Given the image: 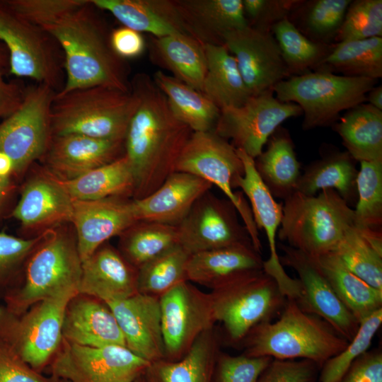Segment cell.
Here are the masks:
<instances>
[{"mask_svg": "<svg viewBox=\"0 0 382 382\" xmlns=\"http://www.w3.org/2000/svg\"><path fill=\"white\" fill-rule=\"evenodd\" d=\"M139 100L125 137V155L134 178L133 199L155 191L173 173L192 131L171 112L165 95L144 74L131 81Z\"/></svg>", "mask_w": 382, "mask_h": 382, "instance_id": "obj_1", "label": "cell"}, {"mask_svg": "<svg viewBox=\"0 0 382 382\" xmlns=\"http://www.w3.org/2000/svg\"><path fill=\"white\" fill-rule=\"evenodd\" d=\"M98 10L91 0H73L39 26L63 53L66 79L57 95L97 86L131 91L128 66L112 50Z\"/></svg>", "mask_w": 382, "mask_h": 382, "instance_id": "obj_2", "label": "cell"}, {"mask_svg": "<svg viewBox=\"0 0 382 382\" xmlns=\"http://www.w3.org/2000/svg\"><path fill=\"white\" fill-rule=\"evenodd\" d=\"M349 342L322 318L304 312L295 300L286 299L278 319L255 325L241 346L243 354L249 357L309 359L322 367Z\"/></svg>", "mask_w": 382, "mask_h": 382, "instance_id": "obj_3", "label": "cell"}, {"mask_svg": "<svg viewBox=\"0 0 382 382\" xmlns=\"http://www.w3.org/2000/svg\"><path fill=\"white\" fill-rule=\"evenodd\" d=\"M139 103L132 91L101 86L55 94L51 110L52 135L73 134L125 141Z\"/></svg>", "mask_w": 382, "mask_h": 382, "instance_id": "obj_4", "label": "cell"}, {"mask_svg": "<svg viewBox=\"0 0 382 382\" xmlns=\"http://www.w3.org/2000/svg\"><path fill=\"white\" fill-rule=\"evenodd\" d=\"M354 225V209L334 190L311 196L295 192L284 200L277 238L317 258L332 253Z\"/></svg>", "mask_w": 382, "mask_h": 382, "instance_id": "obj_5", "label": "cell"}, {"mask_svg": "<svg viewBox=\"0 0 382 382\" xmlns=\"http://www.w3.org/2000/svg\"><path fill=\"white\" fill-rule=\"evenodd\" d=\"M81 263L75 236L56 228L47 230L27 260L19 282L4 298V306L20 314L37 301L78 291Z\"/></svg>", "mask_w": 382, "mask_h": 382, "instance_id": "obj_6", "label": "cell"}, {"mask_svg": "<svg viewBox=\"0 0 382 382\" xmlns=\"http://www.w3.org/2000/svg\"><path fill=\"white\" fill-rule=\"evenodd\" d=\"M214 316L224 328L231 345H241L257 325L272 320L286 298L274 279L262 269L240 273L209 293Z\"/></svg>", "mask_w": 382, "mask_h": 382, "instance_id": "obj_7", "label": "cell"}, {"mask_svg": "<svg viewBox=\"0 0 382 382\" xmlns=\"http://www.w3.org/2000/svg\"><path fill=\"white\" fill-rule=\"evenodd\" d=\"M376 82L320 69L291 76L277 83L272 91L279 100L301 108L302 127L308 130L330 125L339 120L341 112L364 103Z\"/></svg>", "mask_w": 382, "mask_h": 382, "instance_id": "obj_8", "label": "cell"}, {"mask_svg": "<svg viewBox=\"0 0 382 382\" xmlns=\"http://www.w3.org/2000/svg\"><path fill=\"white\" fill-rule=\"evenodd\" d=\"M77 293L62 292L36 302L20 314L0 306V340L31 368L42 373L61 345L64 311Z\"/></svg>", "mask_w": 382, "mask_h": 382, "instance_id": "obj_9", "label": "cell"}, {"mask_svg": "<svg viewBox=\"0 0 382 382\" xmlns=\"http://www.w3.org/2000/svg\"><path fill=\"white\" fill-rule=\"evenodd\" d=\"M175 171L202 178L219 187L235 207L253 248L261 253L258 229L250 206L242 192H235L236 182L243 174V165L237 149L214 130L192 132L183 149Z\"/></svg>", "mask_w": 382, "mask_h": 382, "instance_id": "obj_10", "label": "cell"}, {"mask_svg": "<svg viewBox=\"0 0 382 382\" xmlns=\"http://www.w3.org/2000/svg\"><path fill=\"white\" fill-rule=\"evenodd\" d=\"M0 40L9 52L10 73L49 86H64V56L55 40L0 3Z\"/></svg>", "mask_w": 382, "mask_h": 382, "instance_id": "obj_11", "label": "cell"}, {"mask_svg": "<svg viewBox=\"0 0 382 382\" xmlns=\"http://www.w3.org/2000/svg\"><path fill=\"white\" fill-rule=\"evenodd\" d=\"M56 93L45 84L31 86L18 109L0 124V152L12 160L13 174H21L46 154L52 138L51 110Z\"/></svg>", "mask_w": 382, "mask_h": 382, "instance_id": "obj_12", "label": "cell"}, {"mask_svg": "<svg viewBox=\"0 0 382 382\" xmlns=\"http://www.w3.org/2000/svg\"><path fill=\"white\" fill-rule=\"evenodd\" d=\"M149 364L125 346H83L62 339L50 369L51 377L70 382H134Z\"/></svg>", "mask_w": 382, "mask_h": 382, "instance_id": "obj_13", "label": "cell"}, {"mask_svg": "<svg viewBox=\"0 0 382 382\" xmlns=\"http://www.w3.org/2000/svg\"><path fill=\"white\" fill-rule=\"evenodd\" d=\"M301 114L298 105L282 102L270 91L251 96L242 105L221 109L214 131L255 159L282 123Z\"/></svg>", "mask_w": 382, "mask_h": 382, "instance_id": "obj_14", "label": "cell"}, {"mask_svg": "<svg viewBox=\"0 0 382 382\" xmlns=\"http://www.w3.org/2000/svg\"><path fill=\"white\" fill-rule=\"evenodd\" d=\"M159 303L165 359L177 361L201 333L214 327L210 296L185 281L160 296Z\"/></svg>", "mask_w": 382, "mask_h": 382, "instance_id": "obj_15", "label": "cell"}, {"mask_svg": "<svg viewBox=\"0 0 382 382\" xmlns=\"http://www.w3.org/2000/svg\"><path fill=\"white\" fill-rule=\"evenodd\" d=\"M238 216L228 199L208 191L177 226L178 245L190 255L236 245H253Z\"/></svg>", "mask_w": 382, "mask_h": 382, "instance_id": "obj_16", "label": "cell"}, {"mask_svg": "<svg viewBox=\"0 0 382 382\" xmlns=\"http://www.w3.org/2000/svg\"><path fill=\"white\" fill-rule=\"evenodd\" d=\"M284 253L282 265L299 275L301 292L296 303L306 313L320 317L340 335L350 342L360 323L337 296L316 260L302 251L282 243H277Z\"/></svg>", "mask_w": 382, "mask_h": 382, "instance_id": "obj_17", "label": "cell"}, {"mask_svg": "<svg viewBox=\"0 0 382 382\" xmlns=\"http://www.w3.org/2000/svg\"><path fill=\"white\" fill-rule=\"evenodd\" d=\"M223 43L234 57L252 96L272 91L277 83L291 76L270 31L248 25L225 34Z\"/></svg>", "mask_w": 382, "mask_h": 382, "instance_id": "obj_18", "label": "cell"}, {"mask_svg": "<svg viewBox=\"0 0 382 382\" xmlns=\"http://www.w3.org/2000/svg\"><path fill=\"white\" fill-rule=\"evenodd\" d=\"M134 200L111 197L96 200L73 199L70 222L74 224L81 262L112 237L138 221Z\"/></svg>", "mask_w": 382, "mask_h": 382, "instance_id": "obj_19", "label": "cell"}, {"mask_svg": "<svg viewBox=\"0 0 382 382\" xmlns=\"http://www.w3.org/2000/svg\"><path fill=\"white\" fill-rule=\"evenodd\" d=\"M106 304L129 350L150 363L166 359L159 298L137 293Z\"/></svg>", "mask_w": 382, "mask_h": 382, "instance_id": "obj_20", "label": "cell"}, {"mask_svg": "<svg viewBox=\"0 0 382 382\" xmlns=\"http://www.w3.org/2000/svg\"><path fill=\"white\" fill-rule=\"evenodd\" d=\"M124 154V140L71 134L52 137L44 158L49 173L59 179L71 180Z\"/></svg>", "mask_w": 382, "mask_h": 382, "instance_id": "obj_21", "label": "cell"}, {"mask_svg": "<svg viewBox=\"0 0 382 382\" xmlns=\"http://www.w3.org/2000/svg\"><path fill=\"white\" fill-rule=\"evenodd\" d=\"M137 270L119 250L104 243L81 263L78 293L105 303L137 294Z\"/></svg>", "mask_w": 382, "mask_h": 382, "instance_id": "obj_22", "label": "cell"}, {"mask_svg": "<svg viewBox=\"0 0 382 382\" xmlns=\"http://www.w3.org/2000/svg\"><path fill=\"white\" fill-rule=\"evenodd\" d=\"M62 337L79 345H122L125 340L110 307L89 295L77 293L68 301L63 317Z\"/></svg>", "mask_w": 382, "mask_h": 382, "instance_id": "obj_23", "label": "cell"}, {"mask_svg": "<svg viewBox=\"0 0 382 382\" xmlns=\"http://www.w3.org/2000/svg\"><path fill=\"white\" fill-rule=\"evenodd\" d=\"M212 187L202 178L175 171L150 195L133 199L137 219L178 226L197 200Z\"/></svg>", "mask_w": 382, "mask_h": 382, "instance_id": "obj_24", "label": "cell"}, {"mask_svg": "<svg viewBox=\"0 0 382 382\" xmlns=\"http://www.w3.org/2000/svg\"><path fill=\"white\" fill-rule=\"evenodd\" d=\"M237 153L243 165V174L236 182L248 198L250 209L257 229H262L267 236L270 257L263 261L262 270L277 284L283 283L289 277L277 253V238L282 219L283 204L278 203L257 173L254 158L241 149Z\"/></svg>", "mask_w": 382, "mask_h": 382, "instance_id": "obj_25", "label": "cell"}, {"mask_svg": "<svg viewBox=\"0 0 382 382\" xmlns=\"http://www.w3.org/2000/svg\"><path fill=\"white\" fill-rule=\"evenodd\" d=\"M29 179L12 216L25 228L48 230L70 222L73 199L47 170Z\"/></svg>", "mask_w": 382, "mask_h": 382, "instance_id": "obj_26", "label": "cell"}, {"mask_svg": "<svg viewBox=\"0 0 382 382\" xmlns=\"http://www.w3.org/2000/svg\"><path fill=\"white\" fill-rule=\"evenodd\" d=\"M110 13L123 26L153 37L189 35L175 0H91Z\"/></svg>", "mask_w": 382, "mask_h": 382, "instance_id": "obj_27", "label": "cell"}, {"mask_svg": "<svg viewBox=\"0 0 382 382\" xmlns=\"http://www.w3.org/2000/svg\"><path fill=\"white\" fill-rule=\"evenodd\" d=\"M189 34L203 45H224L227 33L249 25L242 0H175Z\"/></svg>", "mask_w": 382, "mask_h": 382, "instance_id": "obj_28", "label": "cell"}, {"mask_svg": "<svg viewBox=\"0 0 382 382\" xmlns=\"http://www.w3.org/2000/svg\"><path fill=\"white\" fill-rule=\"evenodd\" d=\"M221 339L214 327L196 339L179 360L150 363L143 374L145 382H212Z\"/></svg>", "mask_w": 382, "mask_h": 382, "instance_id": "obj_29", "label": "cell"}, {"mask_svg": "<svg viewBox=\"0 0 382 382\" xmlns=\"http://www.w3.org/2000/svg\"><path fill=\"white\" fill-rule=\"evenodd\" d=\"M263 261L251 244L204 251L190 255L187 280L212 290L240 273L262 269Z\"/></svg>", "mask_w": 382, "mask_h": 382, "instance_id": "obj_30", "label": "cell"}, {"mask_svg": "<svg viewBox=\"0 0 382 382\" xmlns=\"http://www.w3.org/2000/svg\"><path fill=\"white\" fill-rule=\"evenodd\" d=\"M151 55L173 76L201 91L207 72L204 45L191 35L178 33L152 37Z\"/></svg>", "mask_w": 382, "mask_h": 382, "instance_id": "obj_31", "label": "cell"}, {"mask_svg": "<svg viewBox=\"0 0 382 382\" xmlns=\"http://www.w3.org/2000/svg\"><path fill=\"white\" fill-rule=\"evenodd\" d=\"M355 162L346 151L329 152L305 168L295 192L311 196L319 191L334 190L349 205L353 204L357 199Z\"/></svg>", "mask_w": 382, "mask_h": 382, "instance_id": "obj_32", "label": "cell"}, {"mask_svg": "<svg viewBox=\"0 0 382 382\" xmlns=\"http://www.w3.org/2000/svg\"><path fill=\"white\" fill-rule=\"evenodd\" d=\"M338 120L335 129L355 161H382V110L363 103Z\"/></svg>", "mask_w": 382, "mask_h": 382, "instance_id": "obj_33", "label": "cell"}, {"mask_svg": "<svg viewBox=\"0 0 382 382\" xmlns=\"http://www.w3.org/2000/svg\"><path fill=\"white\" fill-rule=\"evenodd\" d=\"M52 176L67 195L76 200L127 197L133 196L134 191L133 172L125 154L112 162L71 180Z\"/></svg>", "mask_w": 382, "mask_h": 382, "instance_id": "obj_34", "label": "cell"}, {"mask_svg": "<svg viewBox=\"0 0 382 382\" xmlns=\"http://www.w3.org/2000/svg\"><path fill=\"white\" fill-rule=\"evenodd\" d=\"M267 144L254 159L255 166L272 196L285 200L295 192L301 175L294 144L288 133L278 129Z\"/></svg>", "mask_w": 382, "mask_h": 382, "instance_id": "obj_35", "label": "cell"}, {"mask_svg": "<svg viewBox=\"0 0 382 382\" xmlns=\"http://www.w3.org/2000/svg\"><path fill=\"white\" fill-rule=\"evenodd\" d=\"M204 45L207 72L202 93L220 110L242 105L252 95L244 83L234 57L224 45Z\"/></svg>", "mask_w": 382, "mask_h": 382, "instance_id": "obj_36", "label": "cell"}, {"mask_svg": "<svg viewBox=\"0 0 382 382\" xmlns=\"http://www.w3.org/2000/svg\"><path fill=\"white\" fill-rule=\"evenodd\" d=\"M152 79L179 121L193 132L214 129L221 110L204 93L161 71H156Z\"/></svg>", "mask_w": 382, "mask_h": 382, "instance_id": "obj_37", "label": "cell"}, {"mask_svg": "<svg viewBox=\"0 0 382 382\" xmlns=\"http://www.w3.org/2000/svg\"><path fill=\"white\" fill-rule=\"evenodd\" d=\"M314 259L337 296L359 323L382 308V290L352 272L334 253Z\"/></svg>", "mask_w": 382, "mask_h": 382, "instance_id": "obj_38", "label": "cell"}, {"mask_svg": "<svg viewBox=\"0 0 382 382\" xmlns=\"http://www.w3.org/2000/svg\"><path fill=\"white\" fill-rule=\"evenodd\" d=\"M332 253L352 272L382 290L381 231L361 229L354 225Z\"/></svg>", "mask_w": 382, "mask_h": 382, "instance_id": "obj_39", "label": "cell"}, {"mask_svg": "<svg viewBox=\"0 0 382 382\" xmlns=\"http://www.w3.org/2000/svg\"><path fill=\"white\" fill-rule=\"evenodd\" d=\"M118 250L137 270L178 245L177 226L138 221L120 236Z\"/></svg>", "mask_w": 382, "mask_h": 382, "instance_id": "obj_40", "label": "cell"}, {"mask_svg": "<svg viewBox=\"0 0 382 382\" xmlns=\"http://www.w3.org/2000/svg\"><path fill=\"white\" fill-rule=\"evenodd\" d=\"M325 66L344 76L378 80L382 77V37L337 42L319 68Z\"/></svg>", "mask_w": 382, "mask_h": 382, "instance_id": "obj_41", "label": "cell"}, {"mask_svg": "<svg viewBox=\"0 0 382 382\" xmlns=\"http://www.w3.org/2000/svg\"><path fill=\"white\" fill-rule=\"evenodd\" d=\"M271 32L291 76L307 73L311 68L319 67L333 46L309 39L289 17L276 23Z\"/></svg>", "mask_w": 382, "mask_h": 382, "instance_id": "obj_42", "label": "cell"}, {"mask_svg": "<svg viewBox=\"0 0 382 382\" xmlns=\"http://www.w3.org/2000/svg\"><path fill=\"white\" fill-rule=\"evenodd\" d=\"M190 255L179 245L137 270V292L159 298L177 284L187 281Z\"/></svg>", "mask_w": 382, "mask_h": 382, "instance_id": "obj_43", "label": "cell"}, {"mask_svg": "<svg viewBox=\"0 0 382 382\" xmlns=\"http://www.w3.org/2000/svg\"><path fill=\"white\" fill-rule=\"evenodd\" d=\"M359 164L356 180L354 226L361 229L381 231L382 161H361Z\"/></svg>", "mask_w": 382, "mask_h": 382, "instance_id": "obj_44", "label": "cell"}, {"mask_svg": "<svg viewBox=\"0 0 382 382\" xmlns=\"http://www.w3.org/2000/svg\"><path fill=\"white\" fill-rule=\"evenodd\" d=\"M46 233L47 230L35 237L23 238L0 232V299L18 284L27 260Z\"/></svg>", "mask_w": 382, "mask_h": 382, "instance_id": "obj_45", "label": "cell"}, {"mask_svg": "<svg viewBox=\"0 0 382 382\" xmlns=\"http://www.w3.org/2000/svg\"><path fill=\"white\" fill-rule=\"evenodd\" d=\"M350 0H316L304 6L301 25L309 39L328 44L342 24Z\"/></svg>", "mask_w": 382, "mask_h": 382, "instance_id": "obj_46", "label": "cell"}, {"mask_svg": "<svg viewBox=\"0 0 382 382\" xmlns=\"http://www.w3.org/2000/svg\"><path fill=\"white\" fill-rule=\"evenodd\" d=\"M381 323L382 308L363 319L356 335L347 346L323 364L320 370L318 381L337 382L352 363L368 350Z\"/></svg>", "mask_w": 382, "mask_h": 382, "instance_id": "obj_47", "label": "cell"}, {"mask_svg": "<svg viewBox=\"0 0 382 382\" xmlns=\"http://www.w3.org/2000/svg\"><path fill=\"white\" fill-rule=\"evenodd\" d=\"M376 37H382V1H352L335 36V41L340 42Z\"/></svg>", "mask_w": 382, "mask_h": 382, "instance_id": "obj_48", "label": "cell"}, {"mask_svg": "<svg viewBox=\"0 0 382 382\" xmlns=\"http://www.w3.org/2000/svg\"><path fill=\"white\" fill-rule=\"evenodd\" d=\"M273 358L233 356L219 352L216 359L212 382H257Z\"/></svg>", "mask_w": 382, "mask_h": 382, "instance_id": "obj_49", "label": "cell"}, {"mask_svg": "<svg viewBox=\"0 0 382 382\" xmlns=\"http://www.w3.org/2000/svg\"><path fill=\"white\" fill-rule=\"evenodd\" d=\"M320 368L309 359H272L257 382H316Z\"/></svg>", "mask_w": 382, "mask_h": 382, "instance_id": "obj_50", "label": "cell"}, {"mask_svg": "<svg viewBox=\"0 0 382 382\" xmlns=\"http://www.w3.org/2000/svg\"><path fill=\"white\" fill-rule=\"evenodd\" d=\"M244 13L251 22L249 25L262 31H270L272 26L288 17L299 1L242 0Z\"/></svg>", "mask_w": 382, "mask_h": 382, "instance_id": "obj_51", "label": "cell"}, {"mask_svg": "<svg viewBox=\"0 0 382 382\" xmlns=\"http://www.w3.org/2000/svg\"><path fill=\"white\" fill-rule=\"evenodd\" d=\"M0 382H54L31 368L0 340Z\"/></svg>", "mask_w": 382, "mask_h": 382, "instance_id": "obj_52", "label": "cell"}, {"mask_svg": "<svg viewBox=\"0 0 382 382\" xmlns=\"http://www.w3.org/2000/svg\"><path fill=\"white\" fill-rule=\"evenodd\" d=\"M337 382H382V352L367 350L359 356Z\"/></svg>", "mask_w": 382, "mask_h": 382, "instance_id": "obj_53", "label": "cell"}, {"mask_svg": "<svg viewBox=\"0 0 382 382\" xmlns=\"http://www.w3.org/2000/svg\"><path fill=\"white\" fill-rule=\"evenodd\" d=\"M110 42L114 52L123 59L137 57L145 50L141 34L125 26L110 32Z\"/></svg>", "mask_w": 382, "mask_h": 382, "instance_id": "obj_54", "label": "cell"}, {"mask_svg": "<svg viewBox=\"0 0 382 382\" xmlns=\"http://www.w3.org/2000/svg\"><path fill=\"white\" fill-rule=\"evenodd\" d=\"M25 91L16 83L7 82L0 71V117L9 116L21 104Z\"/></svg>", "mask_w": 382, "mask_h": 382, "instance_id": "obj_55", "label": "cell"}, {"mask_svg": "<svg viewBox=\"0 0 382 382\" xmlns=\"http://www.w3.org/2000/svg\"><path fill=\"white\" fill-rule=\"evenodd\" d=\"M13 174V163L4 153L0 152V179L11 180Z\"/></svg>", "mask_w": 382, "mask_h": 382, "instance_id": "obj_56", "label": "cell"}, {"mask_svg": "<svg viewBox=\"0 0 382 382\" xmlns=\"http://www.w3.org/2000/svg\"><path fill=\"white\" fill-rule=\"evenodd\" d=\"M366 100L369 104L382 110V86H374L367 94Z\"/></svg>", "mask_w": 382, "mask_h": 382, "instance_id": "obj_57", "label": "cell"}, {"mask_svg": "<svg viewBox=\"0 0 382 382\" xmlns=\"http://www.w3.org/2000/svg\"><path fill=\"white\" fill-rule=\"evenodd\" d=\"M11 190V180L0 179V207Z\"/></svg>", "mask_w": 382, "mask_h": 382, "instance_id": "obj_58", "label": "cell"}, {"mask_svg": "<svg viewBox=\"0 0 382 382\" xmlns=\"http://www.w3.org/2000/svg\"><path fill=\"white\" fill-rule=\"evenodd\" d=\"M134 382H145L143 375L137 378Z\"/></svg>", "mask_w": 382, "mask_h": 382, "instance_id": "obj_59", "label": "cell"}, {"mask_svg": "<svg viewBox=\"0 0 382 382\" xmlns=\"http://www.w3.org/2000/svg\"><path fill=\"white\" fill-rule=\"evenodd\" d=\"M54 382H70L65 379H58V378H54Z\"/></svg>", "mask_w": 382, "mask_h": 382, "instance_id": "obj_60", "label": "cell"}, {"mask_svg": "<svg viewBox=\"0 0 382 382\" xmlns=\"http://www.w3.org/2000/svg\"><path fill=\"white\" fill-rule=\"evenodd\" d=\"M4 60V58L3 57V54L0 50V65L2 64Z\"/></svg>", "mask_w": 382, "mask_h": 382, "instance_id": "obj_61", "label": "cell"}]
</instances>
